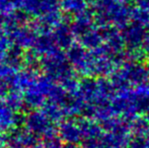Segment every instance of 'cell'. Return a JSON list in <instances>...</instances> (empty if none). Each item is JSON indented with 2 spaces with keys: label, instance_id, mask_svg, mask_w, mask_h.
<instances>
[]
</instances>
